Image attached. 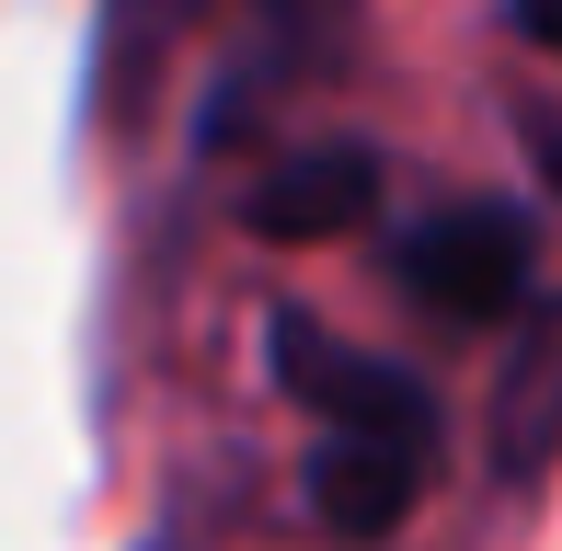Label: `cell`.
<instances>
[{"mask_svg":"<svg viewBox=\"0 0 562 551\" xmlns=\"http://www.w3.org/2000/svg\"><path fill=\"white\" fill-rule=\"evenodd\" d=\"M265 368H276V391L322 425V448H311V517L334 540H356V551L391 540L402 517L425 506L437 448H448L437 391H425L402 357H379V345H345L334 322H311V311H276L265 322Z\"/></svg>","mask_w":562,"mask_h":551,"instance_id":"obj_1","label":"cell"},{"mask_svg":"<svg viewBox=\"0 0 562 551\" xmlns=\"http://www.w3.org/2000/svg\"><path fill=\"white\" fill-rule=\"evenodd\" d=\"M391 276L437 322H517L528 288H540V218L505 207V195L437 207V218H414V230L391 241Z\"/></svg>","mask_w":562,"mask_h":551,"instance_id":"obj_2","label":"cell"},{"mask_svg":"<svg viewBox=\"0 0 562 551\" xmlns=\"http://www.w3.org/2000/svg\"><path fill=\"white\" fill-rule=\"evenodd\" d=\"M379 149L368 138H322V149H299V161H276L265 184H252V241H345V230H368L379 218Z\"/></svg>","mask_w":562,"mask_h":551,"instance_id":"obj_3","label":"cell"},{"mask_svg":"<svg viewBox=\"0 0 562 551\" xmlns=\"http://www.w3.org/2000/svg\"><path fill=\"white\" fill-rule=\"evenodd\" d=\"M252 12H299V0H252ZM195 23H218V0H115V92H138L149 46L195 35Z\"/></svg>","mask_w":562,"mask_h":551,"instance_id":"obj_4","label":"cell"},{"mask_svg":"<svg viewBox=\"0 0 562 551\" xmlns=\"http://www.w3.org/2000/svg\"><path fill=\"white\" fill-rule=\"evenodd\" d=\"M528 161H540V184L562 195V104H528Z\"/></svg>","mask_w":562,"mask_h":551,"instance_id":"obj_5","label":"cell"},{"mask_svg":"<svg viewBox=\"0 0 562 551\" xmlns=\"http://www.w3.org/2000/svg\"><path fill=\"white\" fill-rule=\"evenodd\" d=\"M517 35H528V46H551V58H562V0H517Z\"/></svg>","mask_w":562,"mask_h":551,"instance_id":"obj_6","label":"cell"}]
</instances>
